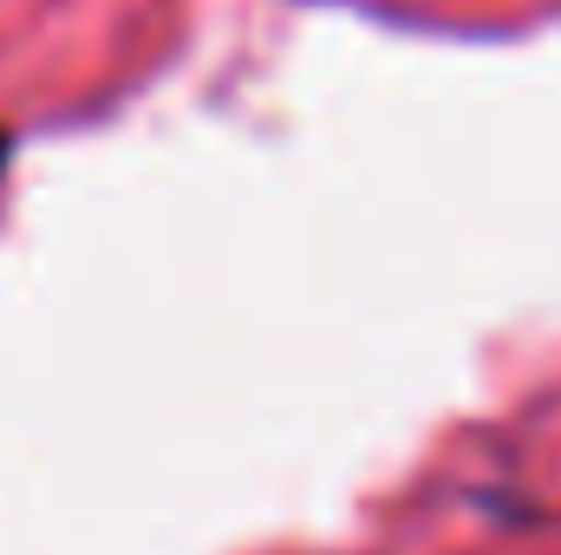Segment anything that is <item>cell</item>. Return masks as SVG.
<instances>
[{
    "label": "cell",
    "instance_id": "cell-1",
    "mask_svg": "<svg viewBox=\"0 0 561 555\" xmlns=\"http://www.w3.org/2000/svg\"><path fill=\"white\" fill-rule=\"evenodd\" d=\"M7 157H13V138H7V132H0V170H7Z\"/></svg>",
    "mask_w": 561,
    "mask_h": 555
}]
</instances>
